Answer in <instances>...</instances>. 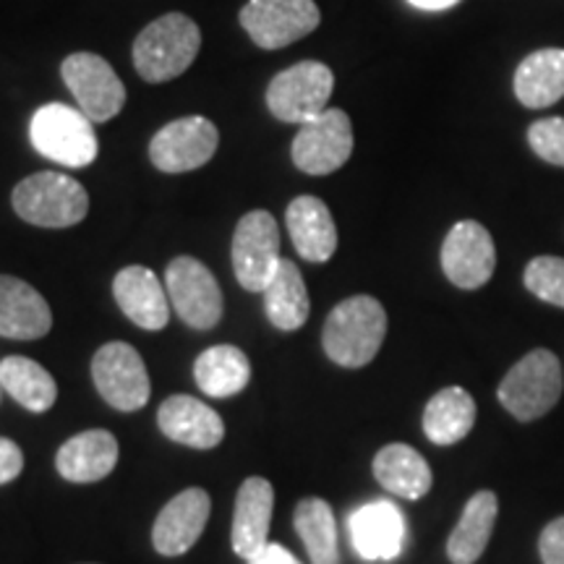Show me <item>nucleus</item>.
Wrapping results in <instances>:
<instances>
[{
	"label": "nucleus",
	"mask_w": 564,
	"mask_h": 564,
	"mask_svg": "<svg viewBox=\"0 0 564 564\" xmlns=\"http://www.w3.org/2000/svg\"><path fill=\"white\" fill-rule=\"evenodd\" d=\"M212 512V499L204 489H192L175 494L162 507L152 528V544L162 556H181L192 552L196 541L202 539Z\"/></svg>",
	"instance_id": "obj_15"
},
{
	"label": "nucleus",
	"mask_w": 564,
	"mask_h": 564,
	"mask_svg": "<svg viewBox=\"0 0 564 564\" xmlns=\"http://www.w3.org/2000/svg\"><path fill=\"white\" fill-rule=\"evenodd\" d=\"M562 392L564 377L560 358L552 350L535 348L505 373L497 398L512 419L535 421L560 403Z\"/></svg>",
	"instance_id": "obj_3"
},
{
	"label": "nucleus",
	"mask_w": 564,
	"mask_h": 564,
	"mask_svg": "<svg viewBox=\"0 0 564 564\" xmlns=\"http://www.w3.org/2000/svg\"><path fill=\"white\" fill-rule=\"evenodd\" d=\"M288 232H291L295 251L306 262L324 264L337 251V228L333 212L316 196H299L291 202L285 215Z\"/></svg>",
	"instance_id": "obj_22"
},
{
	"label": "nucleus",
	"mask_w": 564,
	"mask_h": 564,
	"mask_svg": "<svg viewBox=\"0 0 564 564\" xmlns=\"http://www.w3.org/2000/svg\"><path fill=\"white\" fill-rule=\"evenodd\" d=\"M322 13L314 0H249L241 11V24L249 37L264 51H280L312 34Z\"/></svg>",
	"instance_id": "obj_12"
},
{
	"label": "nucleus",
	"mask_w": 564,
	"mask_h": 564,
	"mask_svg": "<svg viewBox=\"0 0 564 564\" xmlns=\"http://www.w3.org/2000/svg\"><path fill=\"white\" fill-rule=\"evenodd\" d=\"M165 291L175 314L192 329H212L223 319V291L215 274L194 257H178L165 270Z\"/></svg>",
	"instance_id": "obj_11"
},
{
	"label": "nucleus",
	"mask_w": 564,
	"mask_h": 564,
	"mask_svg": "<svg viewBox=\"0 0 564 564\" xmlns=\"http://www.w3.org/2000/svg\"><path fill=\"white\" fill-rule=\"evenodd\" d=\"M474 426L476 400L463 387H444L423 408V434L440 447L463 442Z\"/></svg>",
	"instance_id": "obj_26"
},
{
	"label": "nucleus",
	"mask_w": 564,
	"mask_h": 564,
	"mask_svg": "<svg viewBox=\"0 0 564 564\" xmlns=\"http://www.w3.org/2000/svg\"><path fill=\"white\" fill-rule=\"evenodd\" d=\"M497 249L491 232L476 220L453 225L442 243V270L460 291H478L491 280Z\"/></svg>",
	"instance_id": "obj_14"
},
{
	"label": "nucleus",
	"mask_w": 564,
	"mask_h": 564,
	"mask_svg": "<svg viewBox=\"0 0 564 564\" xmlns=\"http://www.w3.org/2000/svg\"><path fill=\"white\" fill-rule=\"evenodd\" d=\"M24 470V453L13 440L0 436V486L11 484Z\"/></svg>",
	"instance_id": "obj_34"
},
{
	"label": "nucleus",
	"mask_w": 564,
	"mask_h": 564,
	"mask_svg": "<svg viewBox=\"0 0 564 564\" xmlns=\"http://www.w3.org/2000/svg\"><path fill=\"white\" fill-rule=\"evenodd\" d=\"M0 387L32 413H47L58 400V384L45 366L24 356L0 361Z\"/></svg>",
	"instance_id": "obj_29"
},
{
	"label": "nucleus",
	"mask_w": 564,
	"mask_h": 564,
	"mask_svg": "<svg viewBox=\"0 0 564 564\" xmlns=\"http://www.w3.org/2000/svg\"><path fill=\"white\" fill-rule=\"evenodd\" d=\"M295 167L308 175L340 171L352 154V123L348 112L327 108L301 126L291 147Z\"/></svg>",
	"instance_id": "obj_10"
},
{
	"label": "nucleus",
	"mask_w": 564,
	"mask_h": 564,
	"mask_svg": "<svg viewBox=\"0 0 564 564\" xmlns=\"http://www.w3.org/2000/svg\"><path fill=\"white\" fill-rule=\"evenodd\" d=\"M61 76L76 97V108L91 123H108L126 105V87L102 55L74 53L63 61Z\"/></svg>",
	"instance_id": "obj_8"
},
{
	"label": "nucleus",
	"mask_w": 564,
	"mask_h": 564,
	"mask_svg": "<svg viewBox=\"0 0 564 564\" xmlns=\"http://www.w3.org/2000/svg\"><path fill=\"white\" fill-rule=\"evenodd\" d=\"M282 262L278 220L264 209L241 217L232 236V272L243 291L264 293Z\"/></svg>",
	"instance_id": "obj_7"
},
{
	"label": "nucleus",
	"mask_w": 564,
	"mask_h": 564,
	"mask_svg": "<svg viewBox=\"0 0 564 564\" xmlns=\"http://www.w3.org/2000/svg\"><path fill=\"white\" fill-rule=\"evenodd\" d=\"M13 209L24 223L37 228H70L89 212V194L79 181L63 173H34L13 188Z\"/></svg>",
	"instance_id": "obj_4"
},
{
	"label": "nucleus",
	"mask_w": 564,
	"mask_h": 564,
	"mask_svg": "<svg viewBox=\"0 0 564 564\" xmlns=\"http://www.w3.org/2000/svg\"><path fill=\"white\" fill-rule=\"evenodd\" d=\"M350 539L352 549L361 560L392 562L398 560L405 546V518L400 507L384 499L358 507L350 514Z\"/></svg>",
	"instance_id": "obj_16"
},
{
	"label": "nucleus",
	"mask_w": 564,
	"mask_h": 564,
	"mask_svg": "<svg viewBox=\"0 0 564 564\" xmlns=\"http://www.w3.org/2000/svg\"><path fill=\"white\" fill-rule=\"evenodd\" d=\"M194 377L207 398H232L249 387L251 364L236 345H215L196 358Z\"/></svg>",
	"instance_id": "obj_28"
},
{
	"label": "nucleus",
	"mask_w": 564,
	"mask_h": 564,
	"mask_svg": "<svg viewBox=\"0 0 564 564\" xmlns=\"http://www.w3.org/2000/svg\"><path fill=\"white\" fill-rule=\"evenodd\" d=\"M528 144L549 165L564 167V118H544L528 129Z\"/></svg>",
	"instance_id": "obj_32"
},
{
	"label": "nucleus",
	"mask_w": 564,
	"mask_h": 564,
	"mask_svg": "<svg viewBox=\"0 0 564 564\" xmlns=\"http://www.w3.org/2000/svg\"><path fill=\"white\" fill-rule=\"evenodd\" d=\"M539 556L544 564H564V514L541 531Z\"/></svg>",
	"instance_id": "obj_33"
},
{
	"label": "nucleus",
	"mask_w": 564,
	"mask_h": 564,
	"mask_svg": "<svg viewBox=\"0 0 564 564\" xmlns=\"http://www.w3.org/2000/svg\"><path fill=\"white\" fill-rule=\"evenodd\" d=\"M158 426L167 440L194 449H212L225 440L220 413L192 394H173L158 411Z\"/></svg>",
	"instance_id": "obj_19"
},
{
	"label": "nucleus",
	"mask_w": 564,
	"mask_h": 564,
	"mask_svg": "<svg viewBox=\"0 0 564 564\" xmlns=\"http://www.w3.org/2000/svg\"><path fill=\"white\" fill-rule=\"evenodd\" d=\"M499 518L497 494L484 489L468 499L465 510L447 539V556L453 564H476L489 546Z\"/></svg>",
	"instance_id": "obj_24"
},
{
	"label": "nucleus",
	"mask_w": 564,
	"mask_h": 564,
	"mask_svg": "<svg viewBox=\"0 0 564 564\" xmlns=\"http://www.w3.org/2000/svg\"><path fill=\"white\" fill-rule=\"evenodd\" d=\"M220 133L209 118L188 116L171 121L152 137L150 160L162 173H188L215 158Z\"/></svg>",
	"instance_id": "obj_13"
},
{
	"label": "nucleus",
	"mask_w": 564,
	"mask_h": 564,
	"mask_svg": "<svg viewBox=\"0 0 564 564\" xmlns=\"http://www.w3.org/2000/svg\"><path fill=\"white\" fill-rule=\"evenodd\" d=\"M408 3L415 6L421 11H447L453 6L460 3V0H408Z\"/></svg>",
	"instance_id": "obj_36"
},
{
	"label": "nucleus",
	"mask_w": 564,
	"mask_h": 564,
	"mask_svg": "<svg viewBox=\"0 0 564 564\" xmlns=\"http://www.w3.org/2000/svg\"><path fill=\"white\" fill-rule=\"evenodd\" d=\"M91 379L105 403L121 413H133L147 405L152 384L144 358L129 343H108L91 358Z\"/></svg>",
	"instance_id": "obj_9"
},
{
	"label": "nucleus",
	"mask_w": 564,
	"mask_h": 564,
	"mask_svg": "<svg viewBox=\"0 0 564 564\" xmlns=\"http://www.w3.org/2000/svg\"><path fill=\"white\" fill-rule=\"evenodd\" d=\"M274 510V489L262 476L246 478L238 489L232 512L230 544L241 560H253L270 546V523Z\"/></svg>",
	"instance_id": "obj_17"
},
{
	"label": "nucleus",
	"mask_w": 564,
	"mask_h": 564,
	"mask_svg": "<svg viewBox=\"0 0 564 564\" xmlns=\"http://www.w3.org/2000/svg\"><path fill=\"white\" fill-rule=\"evenodd\" d=\"M118 440L105 429L82 432L63 444L55 455V468L70 484H95L112 474L118 465Z\"/></svg>",
	"instance_id": "obj_21"
},
{
	"label": "nucleus",
	"mask_w": 564,
	"mask_h": 564,
	"mask_svg": "<svg viewBox=\"0 0 564 564\" xmlns=\"http://www.w3.org/2000/svg\"><path fill=\"white\" fill-rule=\"evenodd\" d=\"M53 314L40 291L30 282L0 274V337L40 340L51 333Z\"/></svg>",
	"instance_id": "obj_20"
},
{
	"label": "nucleus",
	"mask_w": 564,
	"mask_h": 564,
	"mask_svg": "<svg viewBox=\"0 0 564 564\" xmlns=\"http://www.w3.org/2000/svg\"><path fill=\"white\" fill-rule=\"evenodd\" d=\"M295 533L301 535L312 564H340V544H337L335 512L324 499H301L293 514Z\"/></svg>",
	"instance_id": "obj_30"
},
{
	"label": "nucleus",
	"mask_w": 564,
	"mask_h": 564,
	"mask_svg": "<svg viewBox=\"0 0 564 564\" xmlns=\"http://www.w3.org/2000/svg\"><path fill=\"white\" fill-rule=\"evenodd\" d=\"M202 32L186 13H165L154 19L133 42V66L150 84L171 82L196 61Z\"/></svg>",
	"instance_id": "obj_2"
},
{
	"label": "nucleus",
	"mask_w": 564,
	"mask_h": 564,
	"mask_svg": "<svg viewBox=\"0 0 564 564\" xmlns=\"http://www.w3.org/2000/svg\"><path fill=\"white\" fill-rule=\"evenodd\" d=\"M514 97L531 110L552 108L564 97V51H535L514 70Z\"/></svg>",
	"instance_id": "obj_25"
},
{
	"label": "nucleus",
	"mask_w": 564,
	"mask_h": 564,
	"mask_svg": "<svg viewBox=\"0 0 564 564\" xmlns=\"http://www.w3.org/2000/svg\"><path fill=\"white\" fill-rule=\"evenodd\" d=\"M249 564H301V562L295 560V556L288 552L285 546L270 544L262 554H257L253 560H249Z\"/></svg>",
	"instance_id": "obj_35"
},
{
	"label": "nucleus",
	"mask_w": 564,
	"mask_h": 564,
	"mask_svg": "<svg viewBox=\"0 0 564 564\" xmlns=\"http://www.w3.org/2000/svg\"><path fill=\"white\" fill-rule=\"evenodd\" d=\"M387 335V312L371 295H350L329 312L322 345L329 361L345 369H361L377 358Z\"/></svg>",
	"instance_id": "obj_1"
},
{
	"label": "nucleus",
	"mask_w": 564,
	"mask_h": 564,
	"mask_svg": "<svg viewBox=\"0 0 564 564\" xmlns=\"http://www.w3.org/2000/svg\"><path fill=\"white\" fill-rule=\"evenodd\" d=\"M32 144L42 158L66 167H89L100 154L95 123L79 108L51 102L32 116Z\"/></svg>",
	"instance_id": "obj_5"
},
{
	"label": "nucleus",
	"mask_w": 564,
	"mask_h": 564,
	"mask_svg": "<svg viewBox=\"0 0 564 564\" xmlns=\"http://www.w3.org/2000/svg\"><path fill=\"white\" fill-rule=\"evenodd\" d=\"M525 288L535 299L564 308V257H535L523 272Z\"/></svg>",
	"instance_id": "obj_31"
},
{
	"label": "nucleus",
	"mask_w": 564,
	"mask_h": 564,
	"mask_svg": "<svg viewBox=\"0 0 564 564\" xmlns=\"http://www.w3.org/2000/svg\"><path fill=\"white\" fill-rule=\"evenodd\" d=\"M264 312L274 327L282 333H295L301 329L312 312L306 282L301 278V270L291 259H282L278 272L272 274L270 285L264 288Z\"/></svg>",
	"instance_id": "obj_27"
},
{
	"label": "nucleus",
	"mask_w": 564,
	"mask_h": 564,
	"mask_svg": "<svg viewBox=\"0 0 564 564\" xmlns=\"http://www.w3.org/2000/svg\"><path fill=\"white\" fill-rule=\"evenodd\" d=\"M0 390H3V387H0Z\"/></svg>",
	"instance_id": "obj_37"
},
{
	"label": "nucleus",
	"mask_w": 564,
	"mask_h": 564,
	"mask_svg": "<svg viewBox=\"0 0 564 564\" xmlns=\"http://www.w3.org/2000/svg\"><path fill=\"white\" fill-rule=\"evenodd\" d=\"M112 295H116L121 312L147 333H160L171 322V299L162 291L158 274L147 267H126L112 280Z\"/></svg>",
	"instance_id": "obj_18"
},
{
	"label": "nucleus",
	"mask_w": 564,
	"mask_h": 564,
	"mask_svg": "<svg viewBox=\"0 0 564 564\" xmlns=\"http://www.w3.org/2000/svg\"><path fill=\"white\" fill-rule=\"evenodd\" d=\"M371 470L382 489L400 499H408V502L426 497L434 484V474L429 468L426 457L403 442L387 444V447L379 449Z\"/></svg>",
	"instance_id": "obj_23"
},
{
	"label": "nucleus",
	"mask_w": 564,
	"mask_h": 564,
	"mask_svg": "<svg viewBox=\"0 0 564 564\" xmlns=\"http://www.w3.org/2000/svg\"><path fill=\"white\" fill-rule=\"evenodd\" d=\"M335 89L333 68L319 61H301L280 70L267 87V108L282 123H306L327 110Z\"/></svg>",
	"instance_id": "obj_6"
}]
</instances>
